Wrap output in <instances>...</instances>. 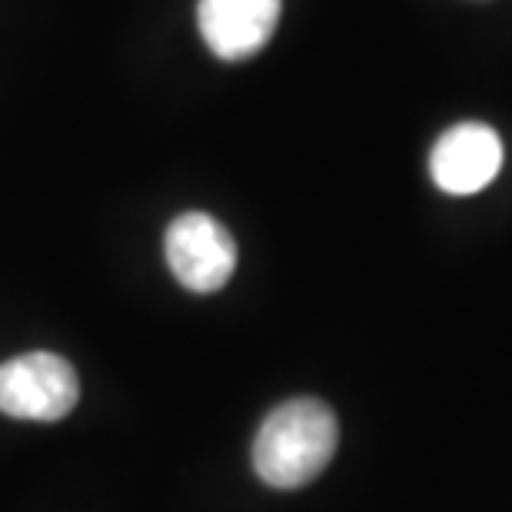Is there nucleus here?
<instances>
[{
  "mask_svg": "<svg viewBox=\"0 0 512 512\" xmlns=\"http://www.w3.org/2000/svg\"><path fill=\"white\" fill-rule=\"evenodd\" d=\"M336 443L340 426L323 399H290L263 419L253 439V469L273 489H300L330 466Z\"/></svg>",
  "mask_w": 512,
  "mask_h": 512,
  "instance_id": "f257e3e1",
  "label": "nucleus"
},
{
  "mask_svg": "<svg viewBox=\"0 0 512 512\" xmlns=\"http://www.w3.org/2000/svg\"><path fill=\"white\" fill-rule=\"evenodd\" d=\"M80 399L77 370L64 356L34 350L0 363V413L34 423H57Z\"/></svg>",
  "mask_w": 512,
  "mask_h": 512,
  "instance_id": "f03ea898",
  "label": "nucleus"
},
{
  "mask_svg": "<svg viewBox=\"0 0 512 512\" xmlns=\"http://www.w3.org/2000/svg\"><path fill=\"white\" fill-rule=\"evenodd\" d=\"M163 256L177 283L190 293H217L237 270V240L217 217L190 210L167 227Z\"/></svg>",
  "mask_w": 512,
  "mask_h": 512,
  "instance_id": "7ed1b4c3",
  "label": "nucleus"
},
{
  "mask_svg": "<svg viewBox=\"0 0 512 512\" xmlns=\"http://www.w3.org/2000/svg\"><path fill=\"white\" fill-rule=\"evenodd\" d=\"M499 167H503V140L486 124L449 127L429 153L433 183L453 197H469L489 187Z\"/></svg>",
  "mask_w": 512,
  "mask_h": 512,
  "instance_id": "20e7f679",
  "label": "nucleus"
},
{
  "mask_svg": "<svg viewBox=\"0 0 512 512\" xmlns=\"http://www.w3.org/2000/svg\"><path fill=\"white\" fill-rule=\"evenodd\" d=\"M283 0H200L197 24L220 60H247L270 44Z\"/></svg>",
  "mask_w": 512,
  "mask_h": 512,
  "instance_id": "39448f33",
  "label": "nucleus"
}]
</instances>
